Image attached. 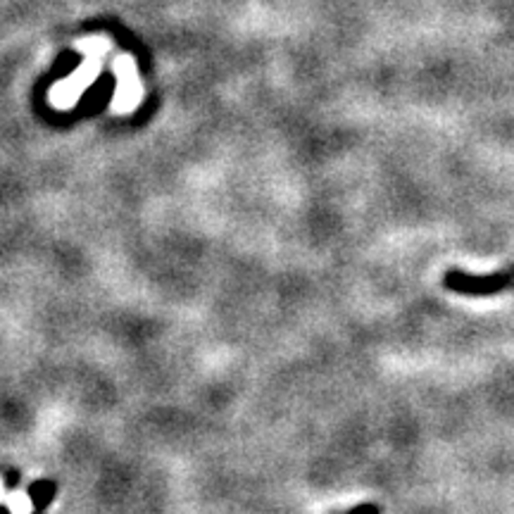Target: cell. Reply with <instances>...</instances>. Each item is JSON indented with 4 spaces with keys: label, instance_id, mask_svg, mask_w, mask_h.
Masks as SVG:
<instances>
[{
    "label": "cell",
    "instance_id": "6da1fadb",
    "mask_svg": "<svg viewBox=\"0 0 514 514\" xmlns=\"http://www.w3.org/2000/svg\"><path fill=\"white\" fill-rule=\"evenodd\" d=\"M108 46V39H102V36H88L86 41L76 43V48L86 53V60H84V65L76 69V72H72L67 82L53 86V91H50V102H53L55 108L69 110L72 105L79 102L84 91L95 82V76L101 72V58L105 55Z\"/></svg>",
    "mask_w": 514,
    "mask_h": 514
},
{
    "label": "cell",
    "instance_id": "7a4b0ae2",
    "mask_svg": "<svg viewBox=\"0 0 514 514\" xmlns=\"http://www.w3.org/2000/svg\"><path fill=\"white\" fill-rule=\"evenodd\" d=\"M443 286L448 291L457 296H469V298H486V296H498L514 286V267L498 274H469L462 270H448L443 274Z\"/></svg>",
    "mask_w": 514,
    "mask_h": 514
},
{
    "label": "cell",
    "instance_id": "3957f363",
    "mask_svg": "<svg viewBox=\"0 0 514 514\" xmlns=\"http://www.w3.org/2000/svg\"><path fill=\"white\" fill-rule=\"evenodd\" d=\"M112 69H115L117 79H120L115 91V101H112V110L120 112V115H127V112L138 108L143 101V86L138 82V75H136L134 58L131 55L117 58Z\"/></svg>",
    "mask_w": 514,
    "mask_h": 514
},
{
    "label": "cell",
    "instance_id": "277c9868",
    "mask_svg": "<svg viewBox=\"0 0 514 514\" xmlns=\"http://www.w3.org/2000/svg\"><path fill=\"white\" fill-rule=\"evenodd\" d=\"M7 510L13 514H29L31 512V501L27 493H10L7 495Z\"/></svg>",
    "mask_w": 514,
    "mask_h": 514
},
{
    "label": "cell",
    "instance_id": "5b68a950",
    "mask_svg": "<svg viewBox=\"0 0 514 514\" xmlns=\"http://www.w3.org/2000/svg\"><path fill=\"white\" fill-rule=\"evenodd\" d=\"M350 514H381V510L377 505H359V508L352 510Z\"/></svg>",
    "mask_w": 514,
    "mask_h": 514
},
{
    "label": "cell",
    "instance_id": "8992f818",
    "mask_svg": "<svg viewBox=\"0 0 514 514\" xmlns=\"http://www.w3.org/2000/svg\"><path fill=\"white\" fill-rule=\"evenodd\" d=\"M3 493H5V486H3V481H0V498H3Z\"/></svg>",
    "mask_w": 514,
    "mask_h": 514
}]
</instances>
